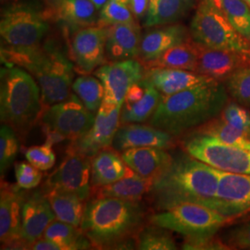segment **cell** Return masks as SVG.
Listing matches in <instances>:
<instances>
[{"label": "cell", "mask_w": 250, "mask_h": 250, "mask_svg": "<svg viewBox=\"0 0 250 250\" xmlns=\"http://www.w3.org/2000/svg\"><path fill=\"white\" fill-rule=\"evenodd\" d=\"M146 209L140 201L91 197L85 203L81 229L98 250L137 249Z\"/></svg>", "instance_id": "cell-1"}, {"label": "cell", "mask_w": 250, "mask_h": 250, "mask_svg": "<svg viewBox=\"0 0 250 250\" xmlns=\"http://www.w3.org/2000/svg\"><path fill=\"white\" fill-rule=\"evenodd\" d=\"M218 179L217 169L190 155H180L173 157L170 166L153 182L148 195L159 211L183 203L215 209Z\"/></svg>", "instance_id": "cell-2"}, {"label": "cell", "mask_w": 250, "mask_h": 250, "mask_svg": "<svg viewBox=\"0 0 250 250\" xmlns=\"http://www.w3.org/2000/svg\"><path fill=\"white\" fill-rule=\"evenodd\" d=\"M228 103V92L219 81H210L169 97L161 103L147 124L179 136L219 116Z\"/></svg>", "instance_id": "cell-3"}, {"label": "cell", "mask_w": 250, "mask_h": 250, "mask_svg": "<svg viewBox=\"0 0 250 250\" xmlns=\"http://www.w3.org/2000/svg\"><path fill=\"white\" fill-rule=\"evenodd\" d=\"M1 59L36 78L41 90L43 111L72 95L74 66L57 42L50 40L32 47L2 45Z\"/></svg>", "instance_id": "cell-4"}, {"label": "cell", "mask_w": 250, "mask_h": 250, "mask_svg": "<svg viewBox=\"0 0 250 250\" xmlns=\"http://www.w3.org/2000/svg\"><path fill=\"white\" fill-rule=\"evenodd\" d=\"M42 112L41 90L34 76L18 66L6 64L0 77L1 123L24 139Z\"/></svg>", "instance_id": "cell-5"}, {"label": "cell", "mask_w": 250, "mask_h": 250, "mask_svg": "<svg viewBox=\"0 0 250 250\" xmlns=\"http://www.w3.org/2000/svg\"><path fill=\"white\" fill-rule=\"evenodd\" d=\"M192 40L206 47L250 53V41L238 34L222 9L201 0L190 24Z\"/></svg>", "instance_id": "cell-6"}, {"label": "cell", "mask_w": 250, "mask_h": 250, "mask_svg": "<svg viewBox=\"0 0 250 250\" xmlns=\"http://www.w3.org/2000/svg\"><path fill=\"white\" fill-rule=\"evenodd\" d=\"M219 211L207 206L183 203L148 217L149 224L178 232L185 237L215 235L229 221Z\"/></svg>", "instance_id": "cell-7"}, {"label": "cell", "mask_w": 250, "mask_h": 250, "mask_svg": "<svg viewBox=\"0 0 250 250\" xmlns=\"http://www.w3.org/2000/svg\"><path fill=\"white\" fill-rule=\"evenodd\" d=\"M48 31L49 23L44 12L33 3H16L2 11L0 35L6 45L32 47L40 45Z\"/></svg>", "instance_id": "cell-8"}, {"label": "cell", "mask_w": 250, "mask_h": 250, "mask_svg": "<svg viewBox=\"0 0 250 250\" xmlns=\"http://www.w3.org/2000/svg\"><path fill=\"white\" fill-rule=\"evenodd\" d=\"M188 155L222 171L250 174V146L226 144L212 136L191 134L184 141Z\"/></svg>", "instance_id": "cell-9"}, {"label": "cell", "mask_w": 250, "mask_h": 250, "mask_svg": "<svg viewBox=\"0 0 250 250\" xmlns=\"http://www.w3.org/2000/svg\"><path fill=\"white\" fill-rule=\"evenodd\" d=\"M95 118L96 115L86 108L81 99L72 94L68 99L45 108L40 121L43 126L73 141L89 130Z\"/></svg>", "instance_id": "cell-10"}, {"label": "cell", "mask_w": 250, "mask_h": 250, "mask_svg": "<svg viewBox=\"0 0 250 250\" xmlns=\"http://www.w3.org/2000/svg\"><path fill=\"white\" fill-rule=\"evenodd\" d=\"M121 106L103 102L96 113L92 127L79 138L71 141L66 152L77 153L92 159L99 151L111 147L121 125Z\"/></svg>", "instance_id": "cell-11"}, {"label": "cell", "mask_w": 250, "mask_h": 250, "mask_svg": "<svg viewBox=\"0 0 250 250\" xmlns=\"http://www.w3.org/2000/svg\"><path fill=\"white\" fill-rule=\"evenodd\" d=\"M91 162L89 157L67 153L61 165L47 177L42 190L68 192L87 201L92 195Z\"/></svg>", "instance_id": "cell-12"}, {"label": "cell", "mask_w": 250, "mask_h": 250, "mask_svg": "<svg viewBox=\"0 0 250 250\" xmlns=\"http://www.w3.org/2000/svg\"><path fill=\"white\" fill-rule=\"evenodd\" d=\"M145 67L136 59L105 63L98 68L95 75L103 83L105 95L103 102L123 105L128 90L142 80Z\"/></svg>", "instance_id": "cell-13"}, {"label": "cell", "mask_w": 250, "mask_h": 250, "mask_svg": "<svg viewBox=\"0 0 250 250\" xmlns=\"http://www.w3.org/2000/svg\"><path fill=\"white\" fill-rule=\"evenodd\" d=\"M107 27H84L72 37V58L76 70L82 74H89L107 62Z\"/></svg>", "instance_id": "cell-14"}, {"label": "cell", "mask_w": 250, "mask_h": 250, "mask_svg": "<svg viewBox=\"0 0 250 250\" xmlns=\"http://www.w3.org/2000/svg\"><path fill=\"white\" fill-rule=\"evenodd\" d=\"M215 209L233 218L250 211V174L218 170Z\"/></svg>", "instance_id": "cell-15"}, {"label": "cell", "mask_w": 250, "mask_h": 250, "mask_svg": "<svg viewBox=\"0 0 250 250\" xmlns=\"http://www.w3.org/2000/svg\"><path fill=\"white\" fill-rule=\"evenodd\" d=\"M174 137L148 124H126L119 126L112 147L120 153L136 147L169 149L174 146Z\"/></svg>", "instance_id": "cell-16"}, {"label": "cell", "mask_w": 250, "mask_h": 250, "mask_svg": "<svg viewBox=\"0 0 250 250\" xmlns=\"http://www.w3.org/2000/svg\"><path fill=\"white\" fill-rule=\"evenodd\" d=\"M196 44L197 65L196 72L216 81H225L239 68L250 65V52L222 50Z\"/></svg>", "instance_id": "cell-17"}, {"label": "cell", "mask_w": 250, "mask_h": 250, "mask_svg": "<svg viewBox=\"0 0 250 250\" xmlns=\"http://www.w3.org/2000/svg\"><path fill=\"white\" fill-rule=\"evenodd\" d=\"M162 96L149 82L142 79L128 90L121 108V125L147 123L161 103Z\"/></svg>", "instance_id": "cell-18"}, {"label": "cell", "mask_w": 250, "mask_h": 250, "mask_svg": "<svg viewBox=\"0 0 250 250\" xmlns=\"http://www.w3.org/2000/svg\"><path fill=\"white\" fill-rule=\"evenodd\" d=\"M56 220L52 207L45 192L40 189L27 193L21 213V237L32 245L44 234Z\"/></svg>", "instance_id": "cell-19"}, {"label": "cell", "mask_w": 250, "mask_h": 250, "mask_svg": "<svg viewBox=\"0 0 250 250\" xmlns=\"http://www.w3.org/2000/svg\"><path fill=\"white\" fill-rule=\"evenodd\" d=\"M18 186L1 181L0 241L1 244L21 237V213L27 192Z\"/></svg>", "instance_id": "cell-20"}, {"label": "cell", "mask_w": 250, "mask_h": 250, "mask_svg": "<svg viewBox=\"0 0 250 250\" xmlns=\"http://www.w3.org/2000/svg\"><path fill=\"white\" fill-rule=\"evenodd\" d=\"M190 39V31L182 24H168L152 29L142 36L138 59L145 65L155 61L171 47Z\"/></svg>", "instance_id": "cell-21"}, {"label": "cell", "mask_w": 250, "mask_h": 250, "mask_svg": "<svg viewBox=\"0 0 250 250\" xmlns=\"http://www.w3.org/2000/svg\"><path fill=\"white\" fill-rule=\"evenodd\" d=\"M142 34L136 21L107 27L106 56L109 62L137 59Z\"/></svg>", "instance_id": "cell-22"}, {"label": "cell", "mask_w": 250, "mask_h": 250, "mask_svg": "<svg viewBox=\"0 0 250 250\" xmlns=\"http://www.w3.org/2000/svg\"><path fill=\"white\" fill-rule=\"evenodd\" d=\"M144 79L149 82L162 97H169L214 80L198 72L167 68L145 69Z\"/></svg>", "instance_id": "cell-23"}, {"label": "cell", "mask_w": 250, "mask_h": 250, "mask_svg": "<svg viewBox=\"0 0 250 250\" xmlns=\"http://www.w3.org/2000/svg\"><path fill=\"white\" fill-rule=\"evenodd\" d=\"M167 149L136 147L121 153L125 164L143 178L155 181L170 166L173 157Z\"/></svg>", "instance_id": "cell-24"}, {"label": "cell", "mask_w": 250, "mask_h": 250, "mask_svg": "<svg viewBox=\"0 0 250 250\" xmlns=\"http://www.w3.org/2000/svg\"><path fill=\"white\" fill-rule=\"evenodd\" d=\"M130 168L125 164L122 154L112 146L99 151L92 158V190L103 188L125 177Z\"/></svg>", "instance_id": "cell-25"}, {"label": "cell", "mask_w": 250, "mask_h": 250, "mask_svg": "<svg viewBox=\"0 0 250 250\" xmlns=\"http://www.w3.org/2000/svg\"><path fill=\"white\" fill-rule=\"evenodd\" d=\"M53 5L55 16L72 29L98 25L99 9L90 0H55Z\"/></svg>", "instance_id": "cell-26"}, {"label": "cell", "mask_w": 250, "mask_h": 250, "mask_svg": "<svg viewBox=\"0 0 250 250\" xmlns=\"http://www.w3.org/2000/svg\"><path fill=\"white\" fill-rule=\"evenodd\" d=\"M152 185L153 181L141 177L130 169L124 178L103 188L92 190L91 197H114L140 201L145 195L149 193Z\"/></svg>", "instance_id": "cell-27"}, {"label": "cell", "mask_w": 250, "mask_h": 250, "mask_svg": "<svg viewBox=\"0 0 250 250\" xmlns=\"http://www.w3.org/2000/svg\"><path fill=\"white\" fill-rule=\"evenodd\" d=\"M196 0H149L145 26L173 24L186 17L194 8Z\"/></svg>", "instance_id": "cell-28"}, {"label": "cell", "mask_w": 250, "mask_h": 250, "mask_svg": "<svg viewBox=\"0 0 250 250\" xmlns=\"http://www.w3.org/2000/svg\"><path fill=\"white\" fill-rule=\"evenodd\" d=\"M197 65V48L195 42L191 38L186 43L168 49L155 61L145 64L144 67L145 69L167 68L196 72Z\"/></svg>", "instance_id": "cell-29"}, {"label": "cell", "mask_w": 250, "mask_h": 250, "mask_svg": "<svg viewBox=\"0 0 250 250\" xmlns=\"http://www.w3.org/2000/svg\"><path fill=\"white\" fill-rule=\"evenodd\" d=\"M45 194L57 220L80 227L85 208L84 200L76 195L59 190H51Z\"/></svg>", "instance_id": "cell-30"}, {"label": "cell", "mask_w": 250, "mask_h": 250, "mask_svg": "<svg viewBox=\"0 0 250 250\" xmlns=\"http://www.w3.org/2000/svg\"><path fill=\"white\" fill-rule=\"evenodd\" d=\"M42 237L59 244L63 250H90L93 248L92 243L81 227L57 219L48 225Z\"/></svg>", "instance_id": "cell-31"}, {"label": "cell", "mask_w": 250, "mask_h": 250, "mask_svg": "<svg viewBox=\"0 0 250 250\" xmlns=\"http://www.w3.org/2000/svg\"><path fill=\"white\" fill-rule=\"evenodd\" d=\"M72 88L86 108L96 114L103 103L105 95L101 81L97 76L83 74L73 81Z\"/></svg>", "instance_id": "cell-32"}, {"label": "cell", "mask_w": 250, "mask_h": 250, "mask_svg": "<svg viewBox=\"0 0 250 250\" xmlns=\"http://www.w3.org/2000/svg\"><path fill=\"white\" fill-rule=\"evenodd\" d=\"M192 134H204L212 136L226 144L237 146H250V134L227 124L221 118L212 119L207 124L195 129Z\"/></svg>", "instance_id": "cell-33"}, {"label": "cell", "mask_w": 250, "mask_h": 250, "mask_svg": "<svg viewBox=\"0 0 250 250\" xmlns=\"http://www.w3.org/2000/svg\"><path fill=\"white\" fill-rule=\"evenodd\" d=\"M144 226L137 235V250H177L168 229L149 224Z\"/></svg>", "instance_id": "cell-34"}, {"label": "cell", "mask_w": 250, "mask_h": 250, "mask_svg": "<svg viewBox=\"0 0 250 250\" xmlns=\"http://www.w3.org/2000/svg\"><path fill=\"white\" fill-rule=\"evenodd\" d=\"M222 10L234 30L250 41V6L245 0H223Z\"/></svg>", "instance_id": "cell-35"}, {"label": "cell", "mask_w": 250, "mask_h": 250, "mask_svg": "<svg viewBox=\"0 0 250 250\" xmlns=\"http://www.w3.org/2000/svg\"><path fill=\"white\" fill-rule=\"evenodd\" d=\"M20 150L18 134L9 126L1 125L0 129V172L1 177L15 161Z\"/></svg>", "instance_id": "cell-36"}, {"label": "cell", "mask_w": 250, "mask_h": 250, "mask_svg": "<svg viewBox=\"0 0 250 250\" xmlns=\"http://www.w3.org/2000/svg\"><path fill=\"white\" fill-rule=\"evenodd\" d=\"M225 87L236 102L250 105V65L239 68L225 80Z\"/></svg>", "instance_id": "cell-37"}, {"label": "cell", "mask_w": 250, "mask_h": 250, "mask_svg": "<svg viewBox=\"0 0 250 250\" xmlns=\"http://www.w3.org/2000/svg\"><path fill=\"white\" fill-rule=\"evenodd\" d=\"M133 21H135L134 14L127 5L118 0H108L100 9L98 25L108 27Z\"/></svg>", "instance_id": "cell-38"}, {"label": "cell", "mask_w": 250, "mask_h": 250, "mask_svg": "<svg viewBox=\"0 0 250 250\" xmlns=\"http://www.w3.org/2000/svg\"><path fill=\"white\" fill-rule=\"evenodd\" d=\"M25 158L28 162L40 170L51 169L56 162V155L52 149V146L46 143L27 148Z\"/></svg>", "instance_id": "cell-39"}, {"label": "cell", "mask_w": 250, "mask_h": 250, "mask_svg": "<svg viewBox=\"0 0 250 250\" xmlns=\"http://www.w3.org/2000/svg\"><path fill=\"white\" fill-rule=\"evenodd\" d=\"M221 114L224 122L250 134V112L246 107L235 102H229Z\"/></svg>", "instance_id": "cell-40"}, {"label": "cell", "mask_w": 250, "mask_h": 250, "mask_svg": "<svg viewBox=\"0 0 250 250\" xmlns=\"http://www.w3.org/2000/svg\"><path fill=\"white\" fill-rule=\"evenodd\" d=\"M16 185L23 190L34 189L40 184L42 173L30 162H20L15 165Z\"/></svg>", "instance_id": "cell-41"}, {"label": "cell", "mask_w": 250, "mask_h": 250, "mask_svg": "<svg viewBox=\"0 0 250 250\" xmlns=\"http://www.w3.org/2000/svg\"><path fill=\"white\" fill-rule=\"evenodd\" d=\"M229 245L214 235L200 236V237H186L183 244V250H231Z\"/></svg>", "instance_id": "cell-42"}, {"label": "cell", "mask_w": 250, "mask_h": 250, "mask_svg": "<svg viewBox=\"0 0 250 250\" xmlns=\"http://www.w3.org/2000/svg\"><path fill=\"white\" fill-rule=\"evenodd\" d=\"M228 243L232 249L250 250V220L230 232L228 235Z\"/></svg>", "instance_id": "cell-43"}, {"label": "cell", "mask_w": 250, "mask_h": 250, "mask_svg": "<svg viewBox=\"0 0 250 250\" xmlns=\"http://www.w3.org/2000/svg\"><path fill=\"white\" fill-rule=\"evenodd\" d=\"M149 0H129L128 7L134 17L138 20L146 17Z\"/></svg>", "instance_id": "cell-44"}, {"label": "cell", "mask_w": 250, "mask_h": 250, "mask_svg": "<svg viewBox=\"0 0 250 250\" xmlns=\"http://www.w3.org/2000/svg\"><path fill=\"white\" fill-rule=\"evenodd\" d=\"M30 250H63L62 247L55 242L45 239V238H39L38 240L34 242L31 245Z\"/></svg>", "instance_id": "cell-45"}, {"label": "cell", "mask_w": 250, "mask_h": 250, "mask_svg": "<svg viewBox=\"0 0 250 250\" xmlns=\"http://www.w3.org/2000/svg\"><path fill=\"white\" fill-rule=\"evenodd\" d=\"M44 130H45V143L48 144V145L53 146L55 144L61 143L66 139V137L64 135L55 130L49 129L45 126H44Z\"/></svg>", "instance_id": "cell-46"}, {"label": "cell", "mask_w": 250, "mask_h": 250, "mask_svg": "<svg viewBox=\"0 0 250 250\" xmlns=\"http://www.w3.org/2000/svg\"><path fill=\"white\" fill-rule=\"evenodd\" d=\"M90 1L97 7V9L100 10L105 6V4L107 3L108 0H90Z\"/></svg>", "instance_id": "cell-47"}, {"label": "cell", "mask_w": 250, "mask_h": 250, "mask_svg": "<svg viewBox=\"0 0 250 250\" xmlns=\"http://www.w3.org/2000/svg\"><path fill=\"white\" fill-rule=\"evenodd\" d=\"M207 1H208L209 3H211L216 8L222 9V7H223V0H207Z\"/></svg>", "instance_id": "cell-48"}, {"label": "cell", "mask_w": 250, "mask_h": 250, "mask_svg": "<svg viewBox=\"0 0 250 250\" xmlns=\"http://www.w3.org/2000/svg\"><path fill=\"white\" fill-rule=\"evenodd\" d=\"M119 2H121V3H124L125 5H127L128 6V4H129V0H118Z\"/></svg>", "instance_id": "cell-49"}, {"label": "cell", "mask_w": 250, "mask_h": 250, "mask_svg": "<svg viewBox=\"0 0 250 250\" xmlns=\"http://www.w3.org/2000/svg\"><path fill=\"white\" fill-rule=\"evenodd\" d=\"M245 1H246V2H247V3H248V4L250 6V0H245Z\"/></svg>", "instance_id": "cell-50"}, {"label": "cell", "mask_w": 250, "mask_h": 250, "mask_svg": "<svg viewBox=\"0 0 250 250\" xmlns=\"http://www.w3.org/2000/svg\"><path fill=\"white\" fill-rule=\"evenodd\" d=\"M50 1H51V2H52V3H53L54 1H55V0H50Z\"/></svg>", "instance_id": "cell-51"}]
</instances>
